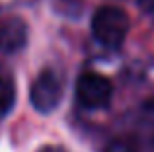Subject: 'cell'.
<instances>
[{
    "label": "cell",
    "instance_id": "2",
    "mask_svg": "<svg viewBox=\"0 0 154 152\" xmlns=\"http://www.w3.org/2000/svg\"><path fill=\"white\" fill-rule=\"evenodd\" d=\"M113 96V84L100 72H84L76 82V99L86 109L107 107Z\"/></svg>",
    "mask_w": 154,
    "mask_h": 152
},
{
    "label": "cell",
    "instance_id": "1",
    "mask_svg": "<svg viewBox=\"0 0 154 152\" xmlns=\"http://www.w3.org/2000/svg\"><path fill=\"white\" fill-rule=\"evenodd\" d=\"M131 27L127 12L117 6H100L92 16V35L107 49H117L125 43Z\"/></svg>",
    "mask_w": 154,
    "mask_h": 152
},
{
    "label": "cell",
    "instance_id": "6",
    "mask_svg": "<svg viewBox=\"0 0 154 152\" xmlns=\"http://www.w3.org/2000/svg\"><path fill=\"white\" fill-rule=\"evenodd\" d=\"M103 152H139V144L133 137H115L105 144Z\"/></svg>",
    "mask_w": 154,
    "mask_h": 152
},
{
    "label": "cell",
    "instance_id": "4",
    "mask_svg": "<svg viewBox=\"0 0 154 152\" xmlns=\"http://www.w3.org/2000/svg\"><path fill=\"white\" fill-rule=\"evenodd\" d=\"M27 41V27L23 20L8 18L0 23V51L4 53H16Z\"/></svg>",
    "mask_w": 154,
    "mask_h": 152
},
{
    "label": "cell",
    "instance_id": "5",
    "mask_svg": "<svg viewBox=\"0 0 154 152\" xmlns=\"http://www.w3.org/2000/svg\"><path fill=\"white\" fill-rule=\"evenodd\" d=\"M14 99H16V92L12 82H8L6 78H0V117H4L12 109Z\"/></svg>",
    "mask_w": 154,
    "mask_h": 152
},
{
    "label": "cell",
    "instance_id": "3",
    "mask_svg": "<svg viewBox=\"0 0 154 152\" xmlns=\"http://www.w3.org/2000/svg\"><path fill=\"white\" fill-rule=\"evenodd\" d=\"M29 98H31V105L39 113L55 111L60 103V98H63V86H60L59 76L53 70H43L31 86Z\"/></svg>",
    "mask_w": 154,
    "mask_h": 152
},
{
    "label": "cell",
    "instance_id": "7",
    "mask_svg": "<svg viewBox=\"0 0 154 152\" xmlns=\"http://www.w3.org/2000/svg\"><path fill=\"white\" fill-rule=\"evenodd\" d=\"M139 8L146 14H154V0H137Z\"/></svg>",
    "mask_w": 154,
    "mask_h": 152
}]
</instances>
